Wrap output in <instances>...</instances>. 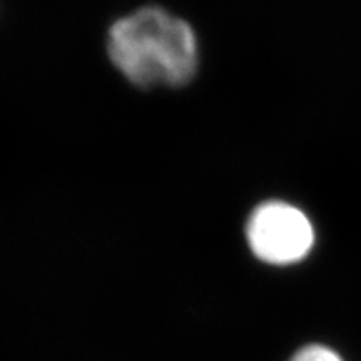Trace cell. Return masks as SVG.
Masks as SVG:
<instances>
[{
	"instance_id": "3",
	"label": "cell",
	"mask_w": 361,
	"mask_h": 361,
	"mask_svg": "<svg viewBox=\"0 0 361 361\" xmlns=\"http://www.w3.org/2000/svg\"><path fill=\"white\" fill-rule=\"evenodd\" d=\"M290 361H343L341 356L331 348L323 345H308L300 351Z\"/></svg>"
},
{
	"instance_id": "1",
	"label": "cell",
	"mask_w": 361,
	"mask_h": 361,
	"mask_svg": "<svg viewBox=\"0 0 361 361\" xmlns=\"http://www.w3.org/2000/svg\"><path fill=\"white\" fill-rule=\"evenodd\" d=\"M107 49L112 64L139 87H179L200 64L191 25L159 7H142L111 27Z\"/></svg>"
},
{
	"instance_id": "2",
	"label": "cell",
	"mask_w": 361,
	"mask_h": 361,
	"mask_svg": "<svg viewBox=\"0 0 361 361\" xmlns=\"http://www.w3.org/2000/svg\"><path fill=\"white\" fill-rule=\"evenodd\" d=\"M246 236L256 258L276 266L301 261L314 243L313 226L306 214L281 201L256 207L247 221Z\"/></svg>"
}]
</instances>
